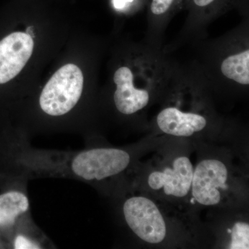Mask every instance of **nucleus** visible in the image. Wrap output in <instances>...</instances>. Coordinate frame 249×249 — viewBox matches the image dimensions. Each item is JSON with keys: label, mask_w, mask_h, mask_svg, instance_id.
Listing matches in <instances>:
<instances>
[{"label": "nucleus", "mask_w": 249, "mask_h": 249, "mask_svg": "<svg viewBox=\"0 0 249 249\" xmlns=\"http://www.w3.org/2000/svg\"><path fill=\"white\" fill-rule=\"evenodd\" d=\"M84 78L78 66L67 64L54 73L41 93L40 106L50 116L64 115L76 106L83 92Z\"/></svg>", "instance_id": "f257e3e1"}, {"label": "nucleus", "mask_w": 249, "mask_h": 249, "mask_svg": "<svg viewBox=\"0 0 249 249\" xmlns=\"http://www.w3.org/2000/svg\"><path fill=\"white\" fill-rule=\"evenodd\" d=\"M249 248V226L247 223L237 222L231 231V240L229 245L231 249H248Z\"/></svg>", "instance_id": "9b49d317"}, {"label": "nucleus", "mask_w": 249, "mask_h": 249, "mask_svg": "<svg viewBox=\"0 0 249 249\" xmlns=\"http://www.w3.org/2000/svg\"><path fill=\"white\" fill-rule=\"evenodd\" d=\"M229 173L223 162L204 160L196 165L192 181V194L196 202L204 206L219 204L221 191L227 188Z\"/></svg>", "instance_id": "20e7f679"}, {"label": "nucleus", "mask_w": 249, "mask_h": 249, "mask_svg": "<svg viewBox=\"0 0 249 249\" xmlns=\"http://www.w3.org/2000/svg\"><path fill=\"white\" fill-rule=\"evenodd\" d=\"M214 0H194L195 3L199 6H206L213 1Z\"/></svg>", "instance_id": "2eb2a0df"}, {"label": "nucleus", "mask_w": 249, "mask_h": 249, "mask_svg": "<svg viewBox=\"0 0 249 249\" xmlns=\"http://www.w3.org/2000/svg\"><path fill=\"white\" fill-rule=\"evenodd\" d=\"M40 247L35 242L23 235H18L14 242L16 249H39Z\"/></svg>", "instance_id": "ddd939ff"}, {"label": "nucleus", "mask_w": 249, "mask_h": 249, "mask_svg": "<svg viewBox=\"0 0 249 249\" xmlns=\"http://www.w3.org/2000/svg\"><path fill=\"white\" fill-rule=\"evenodd\" d=\"M133 0H113V4L117 9H124L128 3L132 2Z\"/></svg>", "instance_id": "4468645a"}, {"label": "nucleus", "mask_w": 249, "mask_h": 249, "mask_svg": "<svg viewBox=\"0 0 249 249\" xmlns=\"http://www.w3.org/2000/svg\"><path fill=\"white\" fill-rule=\"evenodd\" d=\"M29 199L24 193L10 191L0 196V227L12 226L16 218L27 212Z\"/></svg>", "instance_id": "1a4fd4ad"}, {"label": "nucleus", "mask_w": 249, "mask_h": 249, "mask_svg": "<svg viewBox=\"0 0 249 249\" xmlns=\"http://www.w3.org/2000/svg\"><path fill=\"white\" fill-rule=\"evenodd\" d=\"M157 121L162 132L176 137H190L200 132L207 124L204 116L182 112L174 107L160 111Z\"/></svg>", "instance_id": "6e6552de"}, {"label": "nucleus", "mask_w": 249, "mask_h": 249, "mask_svg": "<svg viewBox=\"0 0 249 249\" xmlns=\"http://www.w3.org/2000/svg\"><path fill=\"white\" fill-rule=\"evenodd\" d=\"M221 70L229 79L242 85L249 84V51L228 57L223 61Z\"/></svg>", "instance_id": "9d476101"}, {"label": "nucleus", "mask_w": 249, "mask_h": 249, "mask_svg": "<svg viewBox=\"0 0 249 249\" xmlns=\"http://www.w3.org/2000/svg\"><path fill=\"white\" fill-rule=\"evenodd\" d=\"M124 214L128 227L142 240L158 244L164 240L167 231L164 219L148 198H129L124 203Z\"/></svg>", "instance_id": "7ed1b4c3"}, {"label": "nucleus", "mask_w": 249, "mask_h": 249, "mask_svg": "<svg viewBox=\"0 0 249 249\" xmlns=\"http://www.w3.org/2000/svg\"><path fill=\"white\" fill-rule=\"evenodd\" d=\"M34 42L29 34L14 32L0 41V84L17 76L30 59Z\"/></svg>", "instance_id": "39448f33"}, {"label": "nucleus", "mask_w": 249, "mask_h": 249, "mask_svg": "<svg viewBox=\"0 0 249 249\" xmlns=\"http://www.w3.org/2000/svg\"><path fill=\"white\" fill-rule=\"evenodd\" d=\"M173 2V0H152V12L155 15L165 14L169 9Z\"/></svg>", "instance_id": "f8f14e48"}, {"label": "nucleus", "mask_w": 249, "mask_h": 249, "mask_svg": "<svg viewBox=\"0 0 249 249\" xmlns=\"http://www.w3.org/2000/svg\"><path fill=\"white\" fill-rule=\"evenodd\" d=\"M130 156L115 148H95L82 152L73 159L71 169L85 180H102L115 176L127 168Z\"/></svg>", "instance_id": "f03ea898"}, {"label": "nucleus", "mask_w": 249, "mask_h": 249, "mask_svg": "<svg viewBox=\"0 0 249 249\" xmlns=\"http://www.w3.org/2000/svg\"><path fill=\"white\" fill-rule=\"evenodd\" d=\"M133 80V73L128 67H121L114 73V81L116 85L114 103L122 114H134L145 107L149 102L148 92L136 88Z\"/></svg>", "instance_id": "0eeeda50"}, {"label": "nucleus", "mask_w": 249, "mask_h": 249, "mask_svg": "<svg viewBox=\"0 0 249 249\" xmlns=\"http://www.w3.org/2000/svg\"><path fill=\"white\" fill-rule=\"evenodd\" d=\"M193 173L189 159L178 157L174 160L172 168L150 174L147 183L152 190L163 189L166 196L183 197L191 190Z\"/></svg>", "instance_id": "423d86ee"}]
</instances>
